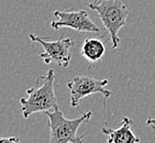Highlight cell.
<instances>
[{
    "label": "cell",
    "mask_w": 155,
    "mask_h": 143,
    "mask_svg": "<svg viewBox=\"0 0 155 143\" xmlns=\"http://www.w3.org/2000/svg\"><path fill=\"white\" fill-rule=\"evenodd\" d=\"M55 72L48 69L46 75H40L35 86L27 90L28 98H21V110L24 119H28L32 113L52 111L58 107L57 98L54 91Z\"/></svg>",
    "instance_id": "6da1fadb"
},
{
    "label": "cell",
    "mask_w": 155,
    "mask_h": 143,
    "mask_svg": "<svg viewBox=\"0 0 155 143\" xmlns=\"http://www.w3.org/2000/svg\"><path fill=\"white\" fill-rule=\"evenodd\" d=\"M146 125H151L152 128H155V118H149L146 120Z\"/></svg>",
    "instance_id": "30bf717a"
},
{
    "label": "cell",
    "mask_w": 155,
    "mask_h": 143,
    "mask_svg": "<svg viewBox=\"0 0 155 143\" xmlns=\"http://www.w3.org/2000/svg\"><path fill=\"white\" fill-rule=\"evenodd\" d=\"M132 123L133 121L129 117H122L118 128L112 129L108 125L102 127L101 132L108 137L107 143H140V138L132 131Z\"/></svg>",
    "instance_id": "52a82bcc"
},
{
    "label": "cell",
    "mask_w": 155,
    "mask_h": 143,
    "mask_svg": "<svg viewBox=\"0 0 155 143\" xmlns=\"http://www.w3.org/2000/svg\"><path fill=\"white\" fill-rule=\"evenodd\" d=\"M81 55L89 63L94 64L101 60L106 53V45L98 38H87L81 46Z\"/></svg>",
    "instance_id": "ba28073f"
},
{
    "label": "cell",
    "mask_w": 155,
    "mask_h": 143,
    "mask_svg": "<svg viewBox=\"0 0 155 143\" xmlns=\"http://www.w3.org/2000/svg\"><path fill=\"white\" fill-rule=\"evenodd\" d=\"M48 118L50 143H84L85 135H77V131L83 123L91 119L93 112L87 111L79 118L67 119L62 110L56 108L52 111H45Z\"/></svg>",
    "instance_id": "7a4b0ae2"
},
{
    "label": "cell",
    "mask_w": 155,
    "mask_h": 143,
    "mask_svg": "<svg viewBox=\"0 0 155 143\" xmlns=\"http://www.w3.org/2000/svg\"><path fill=\"white\" fill-rule=\"evenodd\" d=\"M32 42H36L43 46V52L40 53V57L44 61L45 64L56 63L61 67L66 68L69 65L72 55L71 48L74 44L72 38H63L61 35L57 40H52L51 36H36L34 34H29Z\"/></svg>",
    "instance_id": "277c9868"
},
{
    "label": "cell",
    "mask_w": 155,
    "mask_h": 143,
    "mask_svg": "<svg viewBox=\"0 0 155 143\" xmlns=\"http://www.w3.org/2000/svg\"><path fill=\"white\" fill-rule=\"evenodd\" d=\"M108 79H96L90 75L76 76L67 84L72 107H78L83 98L94 94H101L104 99L110 98L112 92L106 89Z\"/></svg>",
    "instance_id": "5b68a950"
},
{
    "label": "cell",
    "mask_w": 155,
    "mask_h": 143,
    "mask_svg": "<svg viewBox=\"0 0 155 143\" xmlns=\"http://www.w3.org/2000/svg\"><path fill=\"white\" fill-rule=\"evenodd\" d=\"M97 12L111 39L112 48L119 46V31L127 24L128 8L122 0H91L88 5Z\"/></svg>",
    "instance_id": "3957f363"
},
{
    "label": "cell",
    "mask_w": 155,
    "mask_h": 143,
    "mask_svg": "<svg viewBox=\"0 0 155 143\" xmlns=\"http://www.w3.org/2000/svg\"><path fill=\"white\" fill-rule=\"evenodd\" d=\"M56 20L51 22V28L58 30L61 28H69L77 32H90L100 34L101 30L91 20L86 10L71 9L66 11L56 10L54 12Z\"/></svg>",
    "instance_id": "8992f818"
},
{
    "label": "cell",
    "mask_w": 155,
    "mask_h": 143,
    "mask_svg": "<svg viewBox=\"0 0 155 143\" xmlns=\"http://www.w3.org/2000/svg\"><path fill=\"white\" fill-rule=\"evenodd\" d=\"M0 143H20V139L19 137L0 138Z\"/></svg>",
    "instance_id": "9c48e42d"
}]
</instances>
